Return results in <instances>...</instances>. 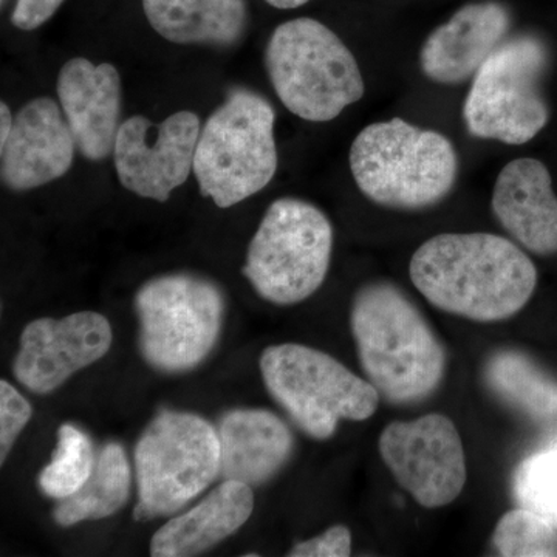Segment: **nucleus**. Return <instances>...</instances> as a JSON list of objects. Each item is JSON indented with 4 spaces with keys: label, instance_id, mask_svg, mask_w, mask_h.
Instances as JSON below:
<instances>
[{
    "label": "nucleus",
    "instance_id": "nucleus-1",
    "mask_svg": "<svg viewBox=\"0 0 557 557\" xmlns=\"http://www.w3.org/2000/svg\"><path fill=\"white\" fill-rule=\"evenodd\" d=\"M409 274L429 304L475 322L516 317L537 285L525 251L490 233L432 237L413 252Z\"/></svg>",
    "mask_w": 557,
    "mask_h": 557
},
{
    "label": "nucleus",
    "instance_id": "nucleus-2",
    "mask_svg": "<svg viewBox=\"0 0 557 557\" xmlns=\"http://www.w3.org/2000/svg\"><path fill=\"white\" fill-rule=\"evenodd\" d=\"M350 327L362 372L392 405H418L435 394L446 370L438 336L391 282H370L350 310Z\"/></svg>",
    "mask_w": 557,
    "mask_h": 557
},
{
    "label": "nucleus",
    "instance_id": "nucleus-3",
    "mask_svg": "<svg viewBox=\"0 0 557 557\" xmlns=\"http://www.w3.org/2000/svg\"><path fill=\"white\" fill-rule=\"evenodd\" d=\"M359 190L380 207L418 211L445 200L458 175L453 143L440 132L392 119L359 132L350 148Z\"/></svg>",
    "mask_w": 557,
    "mask_h": 557
},
{
    "label": "nucleus",
    "instance_id": "nucleus-4",
    "mask_svg": "<svg viewBox=\"0 0 557 557\" xmlns=\"http://www.w3.org/2000/svg\"><path fill=\"white\" fill-rule=\"evenodd\" d=\"M265 67L282 104L311 123L338 119L364 97L354 53L327 25L311 17L278 25L267 46Z\"/></svg>",
    "mask_w": 557,
    "mask_h": 557
},
{
    "label": "nucleus",
    "instance_id": "nucleus-5",
    "mask_svg": "<svg viewBox=\"0 0 557 557\" xmlns=\"http://www.w3.org/2000/svg\"><path fill=\"white\" fill-rule=\"evenodd\" d=\"M274 113L262 95L234 89L201 127L194 174L203 197L231 208L260 193L277 171Z\"/></svg>",
    "mask_w": 557,
    "mask_h": 557
},
{
    "label": "nucleus",
    "instance_id": "nucleus-6",
    "mask_svg": "<svg viewBox=\"0 0 557 557\" xmlns=\"http://www.w3.org/2000/svg\"><path fill=\"white\" fill-rule=\"evenodd\" d=\"M260 370L271 397L314 440L332 437L339 420L364 421L379 409L380 392L369 380L317 348L271 346Z\"/></svg>",
    "mask_w": 557,
    "mask_h": 557
},
{
    "label": "nucleus",
    "instance_id": "nucleus-7",
    "mask_svg": "<svg viewBox=\"0 0 557 557\" xmlns=\"http://www.w3.org/2000/svg\"><path fill=\"white\" fill-rule=\"evenodd\" d=\"M332 249L333 226L321 209L309 201L278 199L249 244L244 274L260 298L295 306L324 284Z\"/></svg>",
    "mask_w": 557,
    "mask_h": 557
},
{
    "label": "nucleus",
    "instance_id": "nucleus-8",
    "mask_svg": "<svg viewBox=\"0 0 557 557\" xmlns=\"http://www.w3.org/2000/svg\"><path fill=\"white\" fill-rule=\"evenodd\" d=\"M134 460L135 519L174 515L220 475L218 429L196 413L166 410L143 432Z\"/></svg>",
    "mask_w": 557,
    "mask_h": 557
},
{
    "label": "nucleus",
    "instance_id": "nucleus-9",
    "mask_svg": "<svg viewBox=\"0 0 557 557\" xmlns=\"http://www.w3.org/2000/svg\"><path fill=\"white\" fill-rule=\"evenodd\" d=\"M548 50L534 36H518L497 47L475 73L463 106L472 137L525 145L545 129L548 102L541 89Z\"/></svg>",
    "mask_w": 557,
    "mask_h": 557
},
{
    "label": "nucleus",
    "instance_id": "nucleus-10",
    "mask_svg": "<svg viewBox=\"0 0 557 557\" xmlns=\"http://www.w3.org/2000/svg\"><path fill=\"white\" fill-rule=\"evenodd\" d=\"M135 309L143 357L161 372L180 373L197 368L215 347L225 299L208 278L168 274L139 288Z\"/></svg>",
    "mask_w": 557,
    "mask_h": 557
},
{
    "label": "nucleus",
    "instance_id": "nucleus-11",
    "mask_svg": "<svg viewBox=\"0 0 557 557\" xmlns=\"http://www.w3.org/2000/svg\"><path fill=\"white\" fill-rule=\"evenodd\" d=\"M379 448L398 485L421 507H446L467 485L463 442L443 413L394 421L381 432Z\"/></svg>",
    "mask_w": 557,
    "mask_h": 557
},
{
    "label": "nucleus",
    "instance_id": "nucleus-12",
    "mask_svg": "<svg viewBox=\"0 0 557 557\" xmlns=\"http://www.w3.org/2000/svg\"><path fill=\"white\" fill-rule=\"evenodd\" d=\"M200 131L199 116L186 110L160 124L139 115L124 121L113 148L121 185L145 199H170L194 171Z\"/></svg>",
    "mask_w": 557,
    "mask_h": 557
},
{
    "label": "nucleus",
    "instance_id": "nucleus-13",
    "mask_svg": "<svg viewBox=\"0 0 557 557\" xmlns=\"http://www.w3.org/2000/svg\"><path fill=\"white\" fill-rule=\"evenodd\" d=\"M112 339L108 318L95 311L36 319L22 332L14 375L28 391L50 394L106 357Z\"/></svg>",
    "mask_w": 557,
    "mask_h": 557
},
{
    "label": "nucleus",
    "instance_id": "nucleus-14",
    "mask_svg": "<svg viewBox=\"0 0 557 557\" xmlns=\"http://www.w3.org/2000/svg\"><path fill=\"white\" fill-rule=\"evenodd\" d=\"M76 141L58 102L36 98L14 116L2 145V180L10 189L28 190L67 174Z\"/></svg>",
    "mask_w": 557,
    "mask_h": 557
},
{
    "label": "nucleus",
    "instance_id": "nucleus-15",
    "mask_svg": "<svg viewBox=\"0 0 557 557\" xmlns=\"http://www.w3.org/2000/svg\"><path fill=\"white\" fill-rule=\"evenodd\" d=\"M57 90L79 152L94 161L110 156L121 126L119 70L75 58L61 69Z\"/></svg>",
    "mask_w": 557,
    "mask_h": 557
},
{
    "label": "nucleus",
    "instance_id": "nucleus-16",
    "mask_svg": "<svg viewBox=\"0 0 557 557\" xmlns=\"http://www.w3.org/2000/svg\"><path fill=\"white\" fill-rule=\"evenodd\" d=\"M511 17L502 3H469L435 28L420 50L428 79L454 86L474 78L487 58L504 42Z\"/></svg>",
    "mask_w": 557,
    "mask_h": 557
},
{
    "label": "nucleus",
    "instance_id": "nucleus-17",
    "mask_svg": "<svg viewBox=\"0 0 557 557\" xmlns=\"http://www.w3.org/2000/svg\"><path fill=\"white\" fill-rule=\"evenodd\" d=\"M491 208L502 228L528 251L557 255V197L541 160L509 161L494 185Z\"/></svg>",
    "mask_w": 557,
    "mask_h": 557
},
{
    "label": "nucleus",
    "instance_id": "nucleus-18",
    "mask_svg": "<svg viewBox=\"0 0 557 557\" xmlns=\"http://www.w3.org/2000/svg\"><path fill=\"white\" fill-rule=\"evenodd\" d=\"M220 478L262 485L292 457L295 438L270 410H231L220 420Z\"/></svg>",
    "mask_w": 557,
    "mask_h": 557
},
{
    "label": "nucleus",
    "instance_id": "nucleus-19",
    "mask_svg": "<svg viewBox=\"0 0 557 557\" xmlns=\"http://www.w3.org/2000/svg\"><path fill=\"white\" fill-rule=\"evenodd\" d=\"M252 509V487L237 480H223L197 507L170 520L153 534L150 555H201L240 530L251 518Z\"/></svg>",
    "mask_w": 557,
    "mask_h": 557
},
{
    "label": "nucleus",
    "instance_id": "nucleus-20",
    "mask_svg": "<svg viewBox=\"0 0 557 557\" xmlns=\"http://www.w3.org/2000/svg\"><path fill=\"white\" fill-rule=\"evenodd\" d=\"M143 9L153 30L180 46H234L248 24L245 0H143Z\"/></svg>",
    "mask_w": 557,
    "mask_h": 557
},
{
    "label": "nucleus",
    "instance_id": "nucleus-21",
    "mask_svg": "<svg viewBox=\"0 0 557 557\" xmlns=\"http://www.w3.org/2000/svg\"><path fill=\"white\" fill-rule=\"evenodd\" d=\"M482 373L491 394L522 416L539 423L557 417V380L530 355L500 348L486 358Z\"/></svg>",
    "mask_w": 557,
    "mask_h": 557
},
{
    "label": "nucleus",
    "instance_id": "nucleus-22",
    "mask_svg": "<svg viewBox=\"0 0 557 557\" xmlns=\"http://www.w3.org/2000/svg\"><path fill=\"white\" fill-rule=\"evenodd\" d=\"M131 483L126 450L119 443H109L98 454L94 471L78 493L60 500L53 512L54 522L73 527L115 515L129 500Z\"/></svg>",
    "mask_w": 557,
    "mask_h": 557
},
{
    "label": "nucleus",
    "instance_id": "nucleus-23",
    "mask_svg": "<svg viewBox=\"0 0 557 557\" xmlns=\"http://www.w3.org/2000/svg\"><path fill=\"white\" fill-rule=\"evenodd\" d=\"M95 461L97 457L86 432L73 424H62L53 458L40 472V490L57 500L73 496L89 480Z\"/></svg>",
    "mask_w": 557,
    "mask_h": 557
},
{
    "label": "nucleus",
    "instance_id": "nucleus-24",
    "mask_svg": "<svg viewBox=\"0 0 557 557\" xmlns=\"http://www.w3.org/2000/svg\"><path fill=\"white\" fill-rule=\"evenodd\" d=\"M493 545L505 557H557L556 527L533 509H511L498 520Z\"/></svg>",
    "mask_w": 557,
    "mask_h": 557
},
{
    "label": "nucleus",
    "instance_id": "nucleus-25",
    "mask_svg": "<svg viewBox=\"0 0 557 557\" xmlns=\"http://www.w3.org/2000/svg\"><path fill=\"white\" fill-rule=\"evenodd\" d=\"M515 497L557 528V446L525 458L515 474Z\"/></svg>",
    "mask_w": 557,
    "mask_h": 557
},
{
    "label": "nucleus",
    "instance_id": "nucleus-26",
    "mask_svg": "<svg viewBox=\"0 0 557 557\" xmlns=\"http://www.w3.org/2000/svg\"><path fill=\"white\" fill-rule=\"evenodd\" d=\"M32 417L33 409L27 398L22 397L9 381H0V463H5L14 442Z\"/></svg>",
    "mask_w": 557,
    "mask_h": 557
},
{
    "label": "nucleus",
    "instance_id": "nucleus-27",
    "mask_svg": "<svg viewBox=\"0 0 557 557\" xmlns=\"http://www.w3.org/2000/svg\"><path fill=\"white\" fill-rule=\"evenodd\" d=\"M351 555V533L347 527L335 525L325 533L299 542L289 549L292 557H347Z\"/></svg>",
    "mask_w": 557,
    "mask_h": 557
},
{
    "label": "nucleus",
    "instance_id": "nucleus-28",
    "mask_svg": "<svg viewBox=\"0 0 557 557\" xmlns=\"http://www.w3.org/2000/svg\"><path fill=\"white\" fill-rule=\"evenodd\" d=\"M62 2L64 0H17L11 21L21 30H35L57 13Z\"/></svg>",
    "mask_w": 557,
    "mask_h": 557
},
{
    "label": "nucleus",
    "instance_id": "nucleus-29",
    "mask_svg": "<svg viewBox=\"0 0 557 557\" xmlns=\"http://www.w3.org/2000/svg\"><path fill=\"white\" fill-rule=\"evenodd\" d=\"M0 121H2V124H0V145H3L9 139L14 124L13 115H11V110L5 102L0 106Z\"/></svg>",
    "mask_w": 557,
    "mask_h": 557
},
{
    "label": "nucleus",
    "instance_id": "nucleus-30",
    "mask_svg": "<svg viewBox=\"0 0 557 557\" xmlns=\"http://www.w3.org/2000/svg\"><path fill=\"white\" fill-rule=\"evenodd\" d=\"M265 2L270 3V5L274 7V9L292 10L306 5L309 0H265Z\"/></svg>",
    "mask_w": 557,
    "mask_h": 557
}]
</instances>
